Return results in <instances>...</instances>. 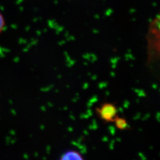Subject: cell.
I'll list each match as a JSON object with an SVG mask.
<instances>
[{
	"label": "cell",
	"mask_w": 160,
	"mask_h": 160,
	"mask_svg": "<svg viewBox=\"0 0 160 160\" xmlns=\"http://www.w3.org/2000/svg\"><path fill=\"white\" fill-rule=\"evenodd\" d=\"M96 113L104 122H114L118 116V109L113 103H103L96 108Z\"/></svg>",
	"instance_id": "7a4b0ae2"
},
{
	"label": "cell",
	"mask_w": 160,
	"mask_h": 160,
	"mask_svg": "<svg viewBox=\"0 0 160 160\" xmlns=\"http://www.w3.org/2000/svg\"><path fill=\"white\" fill-rule=\"evenodd\" d=\"M59 160H84V157L78 151L75 150H69L62 155Z\"/></svg>",
	"instance_id": "3957f363"
},
{
	"label": "cell",
	"mask_w": 160,
	"mask_h": 160,
	"mask_svg": "<svg viewBox=\"0 0 160 160\" xmlns=\"http://www.w3.org/2000/svg\"><path fill=\"white\" fill-rule=\"evenodd\" d=\"M147 39L149 61L160 64V12L149 23Z\"/></svg>",
	"instance_id": "6da1fadb"
},
{
	"label": "cell",
	"mask_w": 160,
	"mask_h": 160,
	"mask_svg": "<svg viewBox=\"0 0 160 160\" xmlns=\"http://www.w3.org/2000/svg\"><path fill=\"white\" fill-rule=\"evenodd\" d=\"M114 123L116 128L120 130H126L129 128L128 123L124 118H120L118 116L114 120Z\"/></svg>",
	"instance_id": "277c9868"
},
{
	"label": "cell",
	"mask_w": 160,
	"mask_h": 160,
	"mask_svg": "<svg viewBox=\"0 0 160 160\" xmlns=\"http://www.w3.org/2000/svg\"><path fill=\"white\" fill-rule=\"evenodd\" d=\"M6 25V22L4 20V18L2 14L0 12V34L2 33L3 30L4 29Z\"/></svg>",
	"instance_id": "5b68a950"
}]
</instances>
